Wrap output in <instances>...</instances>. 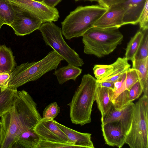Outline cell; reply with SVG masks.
Returning <instances> with one entry per match:
<instances>
[{
  "label": "cell",
  "mask_w": 148,
  "mask_h": 148,
  "mask_svg": "<svg viewBox=\"0 0 148 148\" xmlns=\"http://www.w3.org/2000/svg\"><path fill=\"white\" fill-rule=\"evenodd\" d=\"M37 106L27 92L17 91L12 107L1 117L0 148H12L21 133L34 127L42 118Z\"/></svg>",
  "instance_id": "obj_1"
},
{
  "label": "cell",
  "mask_w": 148,
  "mask_h": 148,
  "mask_svg": "<svg viewBox=\"0 0 148 148\" xmlns=\"http://www.w3.org/2000/svg\"><path fill=\"white\" fill-rule=\"evenodd\" d=\"M97 81L89 74L84 75L73 96L69 106L72 122L81 126L91 122V113L95 100Z\"/></svg>",
  "instance_id": "obj_2"
},
{
  "label": "cell",
  "mask_w": 148,
  "mask_h": 148,
  "mask_svg": "<svg viewBox=\"0 0 148 148\" xmlns=\"http://www.w3.org/2000/svg\"><path fill=\"white\" fill-rule=\"evenodd\" d=\"M64 60L53 50L39 61L27 62L16 66L10 74L8 87L17 89L28 82L36 81L46 73L56 70Z\"/></svg>",
  "instance_id": "obj_3"
},
{
  "label": "cell",
  "mask_w": 148,
  "mask_h": 148,
  "mask_svg": "<svg viewBox=\"0 0 148 148\" xmlns=\"http://www.w3.org/2000/svg\"><path fill=\"white\" fill-rule=\"evenodd\" d=\"M84 52L101 58L112 52L121 44L123 35L119 28L92 27L82 36Z\"/></svg>",
  "instance_id": "obj_4"
},
{
  "label": "cell",
  "mask_w": 148,
  "mask_h": 148,
  "mask_svg": "<svg viewBox=\"0 0 148 148\" xmlns=\"http://www.w3.org/2000/svg\"><path fill=\"white\" fill-rule=\"evenodd\" d=\"M107 9L99 5L77 7L62 22V34L67 40L82 36Z\"/></svg>",
  "instance_id": "obj_5"
},
{
  "label": "cell",
  "mask_w": 148,
  "mask_h": 148,
  "mask_svg": "<svg viewBox=\"0 0 148 148\" xmlns=\"http://www.w3.org/2000/svg\"><path fill=\"white\" fill-rule=\"evenodd\" d=\"M134 104L132 124L125 143L131 148H148V96L143 95Z\"/></svg>",
  "instance_id": "obj_6"
},
{
  "label": "cell",
  "mask_w": 148,
  "mask_h": 148,
  "mask_svg": "<svg viewBox=\"0 0 148 148\" xmlns=\"http://www.w3.org/2000/svg\"><path fill=\"white\" fill-rule=\"evenodd\" d=\"M39 30L46 45L51 47L68 64L77 67L83 65L82 59L64 41L60 27L53 22H48L42 23Z\"/></svg>",
  "instance_id": "obj_7"
},
{
  "label": "cell",
  "mask_w": 148,
  "mask_h": 148,
  "mask_svg": "<svg viewBox=\"0 0 148 148\" xmlns=\"http://www.w3.org/2000/svg\"><path fill=\"white\" fill-rule=\"evenodd\" d=\"M13 5L25 12L43 23L56 22L60 17L59 12L56 8H52L42 2L32 0H8Z\"/></svg>",
  "instance_id": "obj_8"
},
{
  "label": "cell",
  "mask_w": 148,
  "mask_h": 148,
  "mask_svg": "<svg viewBox=\"0 0 148 148\" xmlns=\"http://www.w3.org/2000/svg\"><path fill=\"white\" fill-rule=\"evenodd\" d=\"M56 122L53 119L42 118L34 129L41 140L61 143H71L58 126Z\"/></svg>",
  "instance_id": "obj_9"
},
{
  "label": "cell",
  "mask_w": 148,
  "mask_h": 148,
  "mask_svg": "<svg viewBox=\"0 0 148 148\" xmlns=\"http://www.w3.org/2000/svg\"><path fill=\"white\" fill-rule=\"evenodd\" d=\"M13 6L15 15L14 20L10 26L12 28L15 34L17 36H23L39 29L43 23L42 22L19 8Z\"/></svg>",
  "instance_id": "obj_10"
},
{
  "label": "cell",
  "mask_w": 148,
  "mask_h": 148,
  "mask_svg": "<svg viewBox=\"0 0 148 148\" xmlns=\"http://www.w3.org/2000/svg\"><path fill=\"white\" fill-rule=\"evenodd\" d=\"M125 9L123 2L112 5L94 24L92 27L100 28H119L123 25Z\"/></svg>",
  "instance_id": "obj_11"
},
{
  "label": "cell",
  "mask_w": 148,
  "mask_h": 148,
  "mask_svg": "<svg viewBox=\"0 0 148 148\" xmlns=\"http://www.w3.org/2000/svg\"><path fill=\"white\" fill-rule=\"evenodd\" d=\"M134 105L135 104L131 102L117 109L113 105L108 114L101 119V124L118 121L121 123L127 135L131 125Z\"/></svg>",
  "instance_id": "obj_12"
},
{
  "label": "cell",
  "mask_w": 148,
  "mask_h": 148,
  "mask_svg": "<svg viewBox=\"0 0 148 148\" xmlns=\"http://www.w3.org/2000/svg\"><path fill=\"white\" fill-rule=\"evenodd\" d=\"M103 136L108 145L120 148L125 144L126 134L118 121L101 124Z\"/></svg>",
  "instance_id": "obj_13"
},
{
  "label": "cell",
  "mask_w": 148,
  "mask_h": 148,
  "mask_svg": "<svg viewBox=\"0 0 148 148\" xmlns=\"http://www.w3.org/2000/svg\"><path fill=\"white\" fill-rule=\"evenodd\" d=\"M147 0H125L123 2L125 12L123 18V25H136Z\"/></svg>",
  "instance_id": "obj_14"
},
{
  "label": "cell",
  "mask_w": 148,
  "mask_h": 148,
  "mask_svg": "<svg viewBox=\"0 0 148 148\" xmlns=\"http://www.w3.org/2000/svg\"><path fill=\"white\" fill-rule=\"evenodd\" d=\"M125 57H119L112 64L108 65L105 74L97 82L109 81L115 83L121 80L131 65Z\"/></svg>",
  "instance_id": "obj_15"
},
{
  "label": "cell",
  "mask_w": 148,
  "mask_h": 148,
  "mask_svg": "<svg viewBox=\"0 0 148 148\" xmlns=\"http://www.w3.org/2000/svg\"><path fill=\"white\" fill-rule=\"evenodd\" d=\"M57 124L66 135L69 141L79 148H94L92 141L91 134L82 133L69 128L57 122Z\"/></svg>",
  "instance_id": "obj_16"
},
{
  "label": "cell",
  "mask_w": 148,
  "mask_h": 148,
  "mask_svg": "<svg viewBox=\"0 0 148 148\" xmlns=\"http://www.w3.org/2000/svg\"><path fill=\"white\" fill-rule=\"evenodd\" d=\"M109 89L104 87H97L95 100L101 113V118L108 114L113 105L110 96Z\"/></svg>",
  "instance_id": "obj_17"
},
{
  "label": "cell",
  "mask_w": 148,
  "mask_h": 148,
  "mask_svg": "<svg viewBox=\"0 0 148 148\" xmlns=\"http://www.w3.org/2000/svg\"><path fill=\"white\" fill-rule=\"evenodd\" d=\"M40 140L34 128H32L21 133L12 148H38Z\"/></svg>",
  "instance_id": "obj_18"
},
{
  "label": "cell",
  "mask_w": 148,
  "mask_h": 148,
  "mask_svg": "<svg viewBox=\"0 0 148 148\" xmlns=\"http://www.w3.org/2000/svg\"><path fill=\"white\" fill-rule=\"evenodd\" d=\"M16 64L11 49L5 45L0 46V73L10 74Z\"/></svg>",
  "instance_id": "obj_19"
},
{
  "label": "cell",
  "mask_w": 148,
  "mask_h": 148,
  "mask_svg": "<svg viewBox=\"0 0 148 148\" xmlns=\"http://www.w3.org/2000/svg\"><path fill=\"white\" fill-rule=\"evenodd\" d=\"M82 71V70L78 67L68 64L66 66L56 70L53 74L56 76L58 83L62 85L70 79L75 81Z\"/></svg>",
  "instance_id": "obj_20"
},
{
  "label": "cell",
  "mask_w": 148,
  "mask_h": 148,
  "mask_svg": "<svg viewBox=\"0 0 148 148\" xmlns=\"http://www.w3.org/2000/svg\"><path fill=\"white\" fill-rule=\"evenodd\" d=\"M132 63V68L136 69L138 72L143 93L147 94L148 89V57L142 60H135Z\"/></svg>",
  "instance_id": "obj_21"
},
{
  "label": "cell",
  "mask_w": 148,
  "mask_h": 148,
  "mask_svg": "<svg viewBox=\"0 0 148 148\" xmlns=\"http://www.w3.org/2000/svg\"><path fill=\"white\" fill-rule=\"evenodd\" d=\"M17 89L8 87L3 90L0 88V117L12 107Z\"/></svg>",
  "instance_id": "obj_22"
},
{
  "label": "cell",
  "mask_w": 148,
  "mask_h": 148,
  "mask_svg": "<svg viewBox=\"0 0 148 148\" xmlns=\"http://www.w3.org/2000/svg\"><path fill=\"white\" fill-rule=\"evenodd\" d=\"M143 35V31L140 29L131 39L126 49L125 57L133 62L138 51Z\"/></svg>",
  "instance_id": "obj_23"
},
{
  "label": "cell",
  "mask_w": 148,
  "mask_h": 148,
  "mask_svg": "<svg viewBox=\"0 0 148 148\" xmlns=\"http://www.w3.org/2000/svg\"><path fill=\"white\" fill-rule=\"evenodd\" d=\"M15 15L13 5L8 0H0V20L3 24L10 26L14 20Z\"/></svg>",
  "instance_id": "obj_24"
},
{
  "label": "cell",
  "mask_w": 148,
  "mask_h": 148,
  "mask_svg": "<svg viewBox=\"0 0 148 148\" xmlns=\"http://www.w3.org/2000/svg\"><path fill=\"white\" fill-rule=\"evenodd\" d=\"M143 36L135 56V60H142L148 57V29L143 30Z\"/></svg>",
  "instance_id": "obj_25"
},
{
  "label": "cell",
  "mask_w": 148,
  "mask_h": 148,
  "mask_svg": "<svg viewBox=\"0 0 148 148\" xmlns=\"http://www.w3.org/2000/svg\"><path fill=\"white\" fill-rule=\"evenodd\" d=\"M79 148L72 143H61L40 140L38 148Z\"/></svg>",
  "instance_id": "obj_26"
},
{
  "label": "cell",
  "mask_w": 148,
  "mask_h": 148,
  "mask_svg": "<svg viewBox=\"0 0 148 148\" xmlns=\"http://www.w3.org/2000/svg\"><path fill=\"white\" fill-rule=\"evenodd\" d=\"M139 80L138 72L134 68H129L126 73L125 86L126 90H129Z\"/></svg>",
  "instance_id": "obj_27"
},
{
  "label": "cell",
  "mask_w": 148,
  "mask_h": 148,
  "mask_svg": "<svg viewBox=\"0 0 148 148\" xmlns=\"http://www.w3.org/2000/svg\"><path fill=\"white\" fill-rule=\"evenodd\" d=\"M60 108L56 102L52 103L47 106L43 112L42 118L54 119L60 113Z\"/></svg>",
  "instance_id": "obj_28"
},
{
  "label": "cell",
  "mask_w": 148,
  "mask_h": 148,
  "mask_svg": "<svg viewBox=\"0 0 148 148\" xmlns=\"http://www.w3.org/2000/svg\"><path fill=\"white\" fill-rule=\"evenodd\" d=\"M143 88L139 80L136 82L129 90L130 100L132 102L138 99L143 92Z\"/></svg>",
  "instance_id": "obj_29"
},
{
  "label": "cell",
  "mask_w": 148,
  "mask_h": 148,
  "mask_svg": "<svg viewBox=\"0 0 148 148\" xmlns=\"http://www.w3.org/2000/svg\"><path fill=\"white\" fill-rule=\"evenodd\" d=\"M148 0L140 17L138 23L140 29L145 30L148 29Z\"/></svg>",
  "instance_id": "obj_30"
},
{
  "label": "cell",
  "mask_w": 148,
  "mask_h": 148,
  "mask_svg": "<svg viewBox=\"0 0 148 148\" xmlns=\"http://www.w3.org/2000/svg\"><path fill=\"white\" fill-rule=\"evenodd\" d=\"M10 74L8 73H0V88L2 91L8 87Z\"/></svg>",
  "instance_id": "obj_31"
},
{
  "label": "cell",
  "mask_w": 148,
  "mask_h": 148,
  "mask_svg": "<svg viewBox=\"0 0 148 148\" xmlns=\"http://www.w3.org/2000/svg\"><path fill=\"white\" fill-rule=\"evenodd\" d=\"M125 0H98V2L100 5L108 8L115 4L122 3Z\"/></svg>",
  "instance_id": "obj_32"
},
{
  "label": "cell",
  "mask_w": 148,
  "mask_h": 148,
  "mask_svg": "<svg viewBox=\"0 0 148 148\" xmlns=\"http://www.w3.org/2000/svg\"><path fill=\"white\" fill-rule=\"evenodd\" d=\"M114 83L109 81H104L101 82H97V86L108 88L114 90Z\"/></svg>",
  "instance_id": "obj_33"
},
{
  "label": "cell",
  "mask_w": 148,
  "mask_h": 148,
  "mask_svg": "<svg viewBox=\"0 0 148 148\" xmlns=\"http://www.w3.org/2000/svg\"><path fill=\"white\" fill-rule=\"evenodd\" d=\"M62 0H43V3L47 6L54 8Z\"/></svg>",
  "instance_id": "obj_34"
},
{
  "label": "cell",
  "mask_w": 148,
  "mask_h": 148,
  "mask_svg": "<svg viewBox=\"0 0 148 148\" xmlns=\"http://www.w3.org/2000/svg\"><path fill=\"white\" fill-rule=\"evenodd\" d=\"M2 129V124L1 120H0V135Z\"/></svg>",
  "instance_id": "obj_35"
},
{
  "label": "cell",
  "mask_w": 148,
  "mask_h": 148,
  "mask_svg": "<svg viewBox=\"0 0 148 148\" xmlns=\"http://www.w3.org/2000/svg\"><path fill=\"white\" fill-rule=\"evenodd\" d=\"M80 0H86V1H98V0H75V1H79Z\"/></svg>",
  "instance_id": "obj_36"
},
{
  "label": "cell",
  "mask_w": 148,
  "mask_h": 148,
  "mask_svg": "<svg viewBox=\"0 0 148 148\" xmlns=\"http://www.w3.org/2000/svg\"><path fill=\"white\" fill-rule=\"evenodd\" d=\"M3 25V23L0 20V30L2 26Z\"/></svg>",
  "instance_id": "obj_37"
},
{
  "label": "cell",
  "mask_w": 148,
  "mask_h": 148,
  "mask_svg": "<svg viewBox=\"0 0 148 148\" xmlns=\"http://www.w3.org/2000/svg\"><path fill=\"white\" fill-rule=\"evenodd\" d=\"M34 1L40 2H42L43 1V0H32Z\"/></svg>",
  "instance_id": "obj_38"
}]
</instances>
